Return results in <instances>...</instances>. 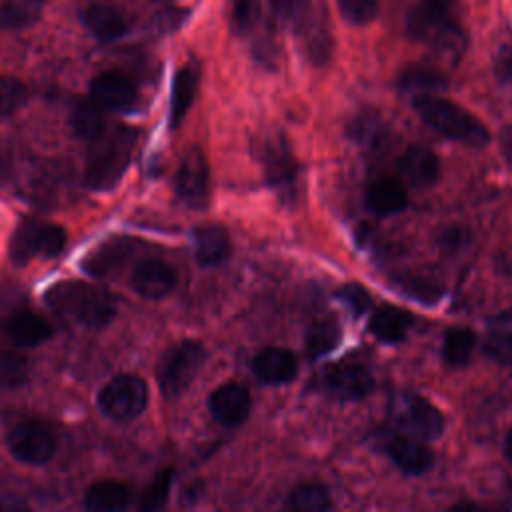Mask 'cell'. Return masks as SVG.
<instances>
[{"instance_id":"cell-1","label":"cell","mask_w":512,"mask_h":512,"mask_svg":"<svg viewBox=\"0 0 512 512\" xmlns=\"http://www.w3.org/2000/svg\"><path fill=\"white\" fill-rule=\"evenodd\" d=\"M44 300L54 314L88 328L106 326L116 312L110 292L82 280H64L50 286Z\"/></svg>"},{"instance_id":"cell-2","label":"cell","mask_w":512,"mask_h":512,"mask_svg":"<svg viewBox=\"0 0 512 512\" xmlns=\"http://www.w3.org/2000/svg\"><path fill=\"white\" fill-rule=\"evenodd\" d=\"M136 146V130L130 126H106L90 140L84 182L104 192L114 188L126 172Z\"/></svg>"},{"instance_id":"cell-3","label":"cell","mask_w":512,"mask_h":512,"mask_svg":"<svg viewBox=\"0 0 512 512\" xmlns=\"http://www.w3.org/2000/svg\"><path fill=\"white\" fill-rule=\"evenodd\" d=\"M418 116L436 132L446 138L464 142L468 146H484L490 138L486 126L460 104L446 100L438 94H426L414 98Z\"/></svg>"},{"instance_id":"cell-4","label":"cell","mask_w":512,"mask_h":512,"mask_svg":"<svg viewBox=\"0 0 512 512\" xmlns=\"http://www.w3.org/2000/svg\"><path fill=\"white\" fill-rule=\"evenodd\" d=\"M204 360H206V350L200 342L182 340L174 344L162 356L156 370V378L162 394L166 398H174L182 394L198 376Z\"/></svg>"},{"instance_id":"cell-5","label":"cell","mask_w":512,"mask_h":512,"mask_svg":"<svg viewBox=\"0 0 512 512\" xmlns=\"http://www.w3.org/2000/svg\"><path fill=\"white\" fill-rule=\"evenodd\" d=\"M66 244V232L50 222L24 220L12 234L10 258L26 264L32 258H54Z\"/></svg>"},{"instance_id":"cell-6","label":"cell","mask_w":512,"mask_h":512,"mask_svg":"<svg viewBox=\"0 0 512 512\" xmlns=\"http://www.w3.org/2000/svg\"><path fill=\"white\" fill-rule=\"evenodd\" d=\"M96 402L108 418L132 420L148 404V384L136 374H118L98 390Z\"/></svg>"},{"instance_id":"cell-7","label":"cell","mask_w":512,"mask_h":512,"mask_svg":"<svg viewBox=\"0 0 512 512\" xmlns=\"http://www.w3.org/2000/svg\"><path fill=\"white\" fill-rule=\"evenodd\" d=\"M8 448L20 462L44 464L54 456L58 448V438L46 422L26 420L10 430Z\"/></svg>"},{"instance_id":"cell-8","label":"cell","mask_w":512,"mask_h":512,"mask_svg":"<svg viewBox=\"0 0 512 512\" xmlns=\"http://www.w3.org/2000/svg\"><path fill=\"white\" fill-rule=\"evenodd\" d=\"M394 420L404 432H408V436L420 440H434L444 430L442 412L432 402L416 394H404L398 398Z\"/></svg>"},{"instance_id":"cell-9","label":"cell","mask_w":512,"mask_h":512,"mask_svg":"<svg viewBox=\"0 0 512 512\" xmlns=\"http://www.w3.org/2000/svg\"><path fill=\"white\" fill-rule=\"evenodd\" d=\"M208 162L200 148H190L176 170V194L190 208H202L208 202Z\"/></svg>"},{"instance_id":"cell-10","label":"cell","mask_w":512,"mask_h":512,"mask_svg":"<svg viewBox=\"0 0 512 512\" xmlns=\"http://www.w3.org/2000/svg\"><path fill=\"white\" fill-rule=\"evenodd\" d=\"M318 384L330 396L342 400H360L372 392L374 378L370 370L358 362H340L324 370Z\"/></svg>"},{"instance_id":"cell-11","label":"cell","mask_w":512,"mask_h":512,"mask_svg":"<svg viewBox=\"0 0 512 512\" xmlns=\"http://www.w3.org/2000/svg\"><path fill=\"white\" fill-rule=\"evenodd\" d=\"M262 166L268 184L282 196H294L298 180V164L282 138L268 140L262 154Z\"/></svg>"},{"instance_id":"cell-12","label":"cell","mask_w":512,"mask_h":512,"mask_svg":"<svg viewBox=\"0 0 512 512\" xmlns=\"http://www.w3.org/2000/svg\"><path fill=\"white\" fill-rule=\"evenodd\" d=\"M452 4L454 0H416L406 18L408 36L424 42L436 38L452 22Z\"/></svg>"},{"instance_id":"cell-13","label":"cell","mask_w":512,"mask_h":512,"mask_svg":"<svg viewBox=\"0 0 512 512\" xmlns=\"http://www.w3.org/2000/svg\"><path fill=\"white\" fill-rule=\"evenodd\" d=\"M90 98L104 110L126 112L134 108L138 92L128 76L120 72H104L92 80Z\"/></svg>"},{"instance_id":"cell-14","label":"cell","mask_w":512,"mask_h":512,"mask_svg":"<svg viewBox=\"0 0 512 512\" xmlns=\"http://www.w3.org/2000/svg\"><path fill=\"white\" fill-rule=\"evenodd\" d=\"M130 284L136 294L148 300H160L168 296L176 286L174 268L158 258H146L136 264L130 276Z\"/></svg>"},{"instance_id":"cell-15","label":"cell","mask_w":512,"mask_h":512,"mask_svg":"<svg viewBox=\"0 0 512 512\" xmlns=\"http://www.w3.org/2000/svg\"><path fill=\"white\" fill-rule=\"evenodd\" d=\"M208 408L220 424L236 426L244 422L250 412V394L242 384L226 382L210 394Z\"/></svg>"},{"instance_id":"cell-16","label":"cell","mask_w":512,"mask_h":512,"mask_svg":"<svg viewBox=\"0 0 512 512\" xmlns=\"http://www.w3.org/2000/svg\"><path fill=\"white\" fill-rule=\"evenodd\" d=\"M396 168H398V174L402 176V180L416 188L432 186V184H436V180L440 176L438 156L424 146L406 148L400 154Z\"/></svg>"},{"instance_id":"cell-17","label":"cell","mask_w":512,"mask_h":512,"mask_svg":"<svg viewBox=\"0 0 512 512\" xmlns=\"http://www.w3.org/2000/svg\"><path fill=\"white\" fill-rule=\"evenodd\" d=\"M252 372L264 384H286L298 374V360L288 348L268 346L254 356Z\"/></svg>"},{"instance_id":"cell-18","label":"cell","mask_w":512,"mask_h":512,"mask_svg":"<svg viewBox=\"0 0 512 512\" xmlns=\"http://www.w3.org/2000/svg\"><path fill=\"white\" fill-rule=\"evenodd\" d=\"M4 332L14 346L32 348L52 336V326L42 314L34 310H18L6 320Z\"/></svg>"},{"instance_id":"cell-19","label":"cell","mask_w":512,"mask_h":512,"mask_svg":"<svg viewBox=\"0 0 512 512\" xmlns=\"http://www.w3.org/2000/svg\"><path fill=\"white\" fill-rule=\"evenodd\" d=\"M386 452L392 462L406 474H422L434 464L432 450L414 436H394L386 444Z\"/></svg>"},{"instance_id":"cell-20","label":"cell","mask_w":512,"mask_h":512,"mask_svg":"<svg viewBox=\"0 0 512 512\" xmlns=\"http://www.w3.org/2000/svg\"><path fill=\"white\" fill-rule=\"evenodd\" d=\"M232 242L224 226L202 224L194 230V254L202 266H216L228 260Z\"/></svg>"},{"instance_id":"cell-21","label":"cell","mask_w":512,"mask_h":512,"mask_svg":"<svg viewBox=\"0 0 512 512\" xmlns=\"http://www.w3.org/2000/svg\"><path fill=\"white\" fill-rule=\"evenodd\" d=\"M82 20L88 32L102 42H112L128 30V20L124 18V14L108 2L90 4L84 10Z\"/></svg>"},{"instance_id":"cell-22","label":"cell","mask_w":512,"mask_h":512,"mask_svg":"<svg viewBox=\"0 0 512 512\" xmlns=\"http://www.w3.org/2000/svg\"><path fill=\"white\" fill-rule=\"evenodd\" d=\"M294 32H298L302 36V44H304V50H306V56L310 62L324 64L330 58L332 38H330L328 20L322 10H318V14H314V10H310V14L304 18V22Z\"/></svg>"},{"instance_id":"cell-23","label":"cell","mask_w":512,"mask_h":512,"mask_svg":"<svg viewBox=\"0 0 512 512\" xmlns=\"http://www.w3.org/2000/svg\"><path fill=\"white\" fill-rule=\"evenodd\" d=\"M132 502V488L120 480L94 482L84 496V504L96 512L122 510Z\"/></svg>"},{"instance_id":"cell-24","label":"cell","mask_w":512,"mask_h":512,"mask_svg":"<svg viewBox=\"0 0 512 512\" xmlns=\"http://www.w3.org/2000/svg\"><path fill=\"white\" fill-rule=\"evenodd\" d=\"M198 80H200V72L194 64H186L176 72L172 82V94H170V126L172 128L180 126L190 104L194 102Z\"/></svg>"},{"instance_id":"cell-25","label":"cell","mask_w":512,"mask_h":512,"mask_svg":"<svg viewBox=\"0 0 512 512\" xmlns=\"http://www.w3.org/2000/svg\"><path fill=\"white\" fill-rule=\"evenodd\" d=\"M408 204V192L396 178H382L374 182L366 192V206L380 216L396 214Z\"/></svg>"},{"instance_id":"cell-26","label":"cell","mask_w":512,"mask_h":512,"mask_svg":"<svg viewBox=\"0 0 512 512\" xmlns=\"http://www.w3.org/2000/svg\"><path fill=\"white\" fill-rule=\"evenodd\" d=\"M412 314L400 308H380L372 314L368 322V330L372 336L386 344H396L406 338L412 326Z\"/></svg>"},{"instance_id":"cell-27","label":"cell","mask_w":512,"mask_h":512,"mask_svg":"<svg viewBox=\"0 0 512 512\" xmlns=\"http://www.w3.org/2000/svg\"><path fill=\"white\" fill-rule=\"evenodd\" d=\"M400 88L408 94L416 96H426V94H438L442 88H446V78L440 70L424 64L408 66L398 80Z\"/></svg>"},{"instance_id":"cell-28","label":"cell","mask_w":512,"mask_h":512,"mask_svg":"<svg viewBox=\"0 0 512 512\" xmlns=\"http://www.w3.org/2000/svg\"><path fill=\"white\" fill-rule=\"evenodd\" d=\"M42 0H4L0 2V30H20L32 26L42 14Z\"/></svg>"},{"instance_id":"cell-29","label":"cell","mask_w":512,"mask_h":512,"mask_svg":"<svg viewBox=\"0 0 512 512\" xmlns=\"http://www.w3.org/2000/svg\"><path fill=\"white\" fill-rule=\"evenodd\" d=\"M70 124L80 138L92 140L106 128L104 108L98 106L92 98L78 100L70 112Z\"/></svg>"},{"instance_id":"cell-30","label":"cell","mask_w":512,"mask_h":512,"mask_svg":"<svg viewBox=\"0 0 512 512\" xmlns=\"http://www.w3.org/2000/svg\"><path fill=\"white\" fill-rule=\"evenodd\" d=\"M474 346H476V334L470 328L454 326V328H448L444 334L442 356L452 366H464L472 358Z\"/></svg>"},{"instance_id":"cell-31","label":"cell","mask_w":512,"mask_h":512,"mask_svg":"<svg viewBox=\"0 0 512 512\" xmlns=\"http://www.w3.org/2000/svg\"><path fill=\"white\" fill-rule=\"evenodd\" d=\"M340 342V326L332 318L316 320L306 334V352L310 358H320Z\"/></svg>"},{"instance_id":"cell-32","label":"cell","mask_w":512,"mask_h":512,"mask_svg":"<svg viewBox=\"0 0 512 512\" xmlns=\"http://www.w3.org/2000/svg\"><path fill=\"white\" fill-rule=\"evenodd\" d=\"M288 504L296 510H306V512H322L332 508V498L330 492L316 482H304L298 484L288 498Z\"/></svg>"},{"instance_id":"cell-33","label":"cell","mask_w":512,"mask_h":512,"mask_svg":"<svg viewBox=\"0 0 512 512\" xmlns=\"http://www.w3.org/2000/svg\"><path fill=\"white\" fill-rule=\"evenodd\" d=\"M312 10V0H270V12L280 26L296 30Z\"/></svg>"},{"instance_id":"cell-34","label":"cell","mask_w":512,"mask_h":512,"mask_svg":"<svg viewBox=\"0 0 512 512\" xmlns=\"http://www.w3.org/2000/svg\"><path fill=\"white\" fill-rule=\"evenodd\" d=\"M28 376V362L22 354L0 344V388L20 386Z\"/></svg>"},{"instance_id":"cell-35","label":"cell","mask_w":512,"mask_h":512,"mask_svg":"<svg viewBox=\"0 0 512 512\" xmlns=\"http://www.w3.org/2000/svg\"><path fill=\"white\" fill-rule=\"evenodd\" d=\"M260 16V0H232L230 2V24L236 34L250 32Z\"/></svg>"},{"instance_id":"cell-36","label":"cell","mask_w":512,"mask_h":512,"mask_svg":"<svg viewBox=\"0 0 512 512\" xmlns=\"http://www.w3.org/2000/svg\"><path fill=\"white\" fill-rule=\"evenodd\" d=\"M28 98L26 86L12 76L0 74V118L18 110Z\"/></svg>"},{"instance_id":"cell-37","label":"cell","mask_w":512,"mask_h":512,"mask_svg":"<svg viewBox=\"0 0 512 512\" xmlns=\"http://www.w3.org/2000/svg\"><path fill=\"white\" fill-rule=\"evenodd\" d=\"M170 484H172V470L166 468L144 490V494L140 498V508L142 510H156V508L164 506V502L168 498V492H170Z\"/></svg>"},{"instance_id":"cell-38","label":"cell","mask_w":512,"mask_h":512,"mask_svg":"<svg viewBox=\"0 0 512 512\" xmlns=\"http://www.w3.org/2000/svg\"><path fill=\"white\" fill-rule=\"evenodd\" d=\"M344 20L356 26L368 24L378 12V0H336Z\"/></svg>"},{"instance_id":"cell-39","label":"cell","mask_w":512,"mask_h":512,"mask_svg":"<svg viewBox=\"0 0 512 512\" xmlns=\"http://www.w3.org/2000/svg\"><path fill=\"white\" fill-rule=\"evenodd\" d=\"M494 76L504 90H512V42H504L494 58Z\"/></svg>"},{"instance_id":"cell-40","label":"cell","mask_w":512,"mask_h":512,"mask_svg":"<svg viewBox=\"0 0 512 512\" xmlns=\"http://www.w3.org/2000/svg\"><path fill=\"white\" fill-rule=\"evenodd\" d=\"M338 298L350 306L354 314H364L370 308V296L360 284H344L338 288Z\"/></svg>"},{"instance_id":"cell-41","label":"cell","mask_w":512,"mask_h":512,"mask_svg":"<svg viewBox=\"0 0 512 512\" xmlns=\"http://www.w3.org/2000/svg\"><path fill=\"white\" fill-rule=\"evenodd\" d=\"M484 350L494 360L512 366V334H492V336H488Z\"/></svg>"},{"instance_id":"cell-42","label":"cell","mask_w":512,"mask_h":512,"mask_svg":"<svg viewBox=\"0 0 512 512\" xmlns=\"http://www.w3.org/2000/svg\"><path fill=\"white\" fill-rule=\"evenodd\" d=\"M500 152H502L504 160L508 162V166L512 168V124H508L500 130Z\"/></svg>"},{"instance_id":"cell-43","label":"cell","mask_w":512,"mask_h":512,"mask_svg":"<svg viewBox=\"0 0 512 512\" xmlns=\"http://www.w3.org/2000/svg\"><path fill=\"white\" fill-rule=\"evenodd\" d=\"M504 454L512 462V428H510V432L506 434V440H504Z\"/></svg>"}]
</instances>
